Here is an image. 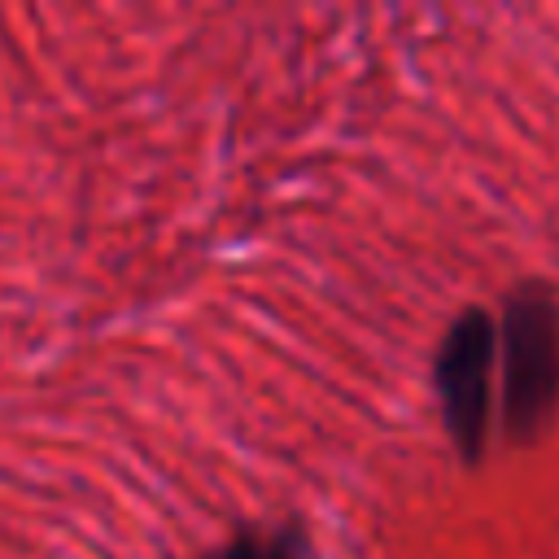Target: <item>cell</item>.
Listing matches in <instances>:
<instances>
[{
    "mask_svg": "<svg viewBox=\"0 0 559 559\" xmlns=\"http://www.w3.org/2000/svg\"><path fill=\"white\" fill-rule=\"evenodd\" d=\"M493 323L485 310H467L454 319L437 349V397L441 419L454 445L476 459L489 428V367H493Z\"/></svg>",
    "mask_w": 559,
    "mask_h": 559,
    "instance_id": "7a4b0ae2",
    "label": "cell"
},
{
    "mask_svg": "<svg viewBox=\"0 0 559 559\" xmlns=\"http://www.w3.org/2000/svg\"><path fill=\"white\" fill-rule=\"evenodd\" d=\"M502 424L533 437L559 402V306L546 288L528 284L502 310Z\"/></svg>",
    "mask_w": 559,
    "mask_h": 559,
    "instance_id": "6da1fadb",
    "label": "cell"
},
{
    "mask_svg": "<svg viewBox=\"0 0 559 559\" xmlns=\"http://www.w3.org/2000/svg\"><path fill=\"white\" fill-rule=\"evenodd\" d=\"M201 559H314V550L301 528L280 524V528H245L231 542L205 550Z\"/></svg>",
    "mask_w": 559,
    "mask_h": 559,
    "instance_id": "3957f363",
    "label": "cell"
}]
</instances>
